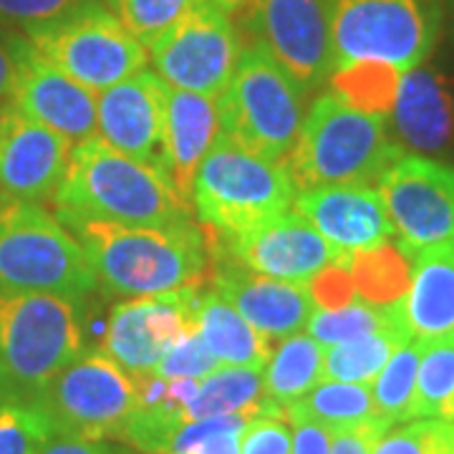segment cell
Returning <instances> with one entry per match:
<instances>
[{"label": "cell", "mask_w": 454, "mask_h": 454, "mask_svg": "<svg viewBox=\"0 0 454 454\" xmlns=\"http://www.w3.org/2000/svg\"><path fill=\"white\" fill-rule=\"evenodd\" d=\"M64 225L83 245L98 288L119 298L175 293L202 283L207 273L205 235L192 220L146 227L71 217Z\"/></svg>", "instance_id": "1"}, {"label": "cell", "mask_w": 454, "mask_h": 454, "mask_svg": "<svg viewBox=\"0 0 454 454\" xmlns=\"http://www.w3.org/2000/svg\"><path fill=\"white\" fill-rule=\"evenodd\" d=\"M51 202L61 223L89 217L119 225L167 227L190 220L192 210L160 167L131 160L98 134L74 145L64 182Z\"/></svg>", "instance_id": "2"}, {"label": "cell", "mask_w": 454, "mask_h": 454, "mask_svg": "<svg viewBox=\"0 0 454 454\" xmlns=\"http://www.w3.org/2000/svg\"><path fill=\"white\" fill-rule=\"evenodd\" d=\"M402 157V146L387 134L384 116L361 112L339 94H324L303 116L286 169L303 192L324 184H376Z\"/></svg>", "instance_id": "3"}, {"label": "cell", "mask_w": 454, "mask_h": 454, "mask_svg": "<svg viewBox=\"0 0 454 454\" xmlns=\"http://www.w3.org/2000/svg\"><path fill=\"white\" fill-rule=\"evenodd\" d=\"M83 354L79 306L51 293L0 288V399L33 402Z\"/></svg>", "instance_id": "4"}, {"label": "cell", "mask_w": 454, "mask_h": 454, "mask_svg": "<svg viewBox=\"0 0 454 454\" xmlns=\"http://www.w3.org/2000/svg\"><path fill=\"white\" fill-rule=\"evenodd\" d=\"M0 288L51 293L82 306L97 291L76 235L38 202H0Z\"/></svg>", "instance_id": "5"}, {"label": "cell", "mask_w": 454, "mask_h": 454, "mask_svg": "<svg viewBox=\"0 0 454 454\" xmlns=\"http://www.w3.org/2000/svg\"><path fill=\"white\" fill-rule=\"evenodd\" d=\"M298 195L286 164L270 162L220 134L195 177V215L217 235H235L291 212Z\"/></svg>", "instance_id": "6"}, {"label": "cell", "mask_w": 454, "mask_h": 454, "mask_svg": "<svg viewBox=\"0 0 454 454\" xmlns=\"http://www.w3.org/2000/svg\"><path fill=\"white\" fill-rule=\"evenodd\" d=\"M306 89L260 43L243 49L235 76L217 98L220 134L270 162L286 164L303 124Z\"/></svg>", "instance_id": "7"}, {"label": "cell", "mask_w": 454, "mask_h": 454, "mask_svg": "<svg viewBox=\"0 0 454 454\" xmlns=\"http://www.w3.org/2000/svg\"><path fill=\"white\" fill-rule=\"evenodd\" d=\"M328 18L336 68L376 61L406 74L437 41L439 0H328Z\"/></svg>", "instance_id": "8"}, {"label": "cell", "mask_w": 454, "mask_h": 454, "mask_svg": "<svg viewBox=\"0 0 454 454\" xmlns=\"http://www.w3.org/2000/svg\"><path fill=\"white\" fill-rule=\"evenodd\" d=\"M26 38L38 56L97 94L142 74L149 64V51L101 0L83 3L49 26L26 33Z\"/></svg>", "instance_id": "9"}, {"label": "cell", "mask_w": 454, "mask_h": 454, "mask_svg": "<svg viewBox=\"0 0 454 454\" xmlns=\"http://www.w3.org/2000/svg\"><path fill=\"white\" fill-rule=\"evenodd\" d=\"M53 434L119 439L139 406L137 379L101 351H83L33 396Z\"/></svg>", "instance_id": "10"}, {"label": "cell", "mask_w": 454, "mask_h": 454, "mask_svg": "<svg viewBox=\"0 0 454 454\" xmlns=\"http://www.w3.org/2000/svg\"><path fill=\"white\" fill-rule=\"evenodd\" d=\"M146 51L167 86L220 98L240 64L243 41L230 16L205 0Z\"/></svg>", "instance_id": "11"}, {"label": "cell", "mask_w": 454, "mask_h": 454, "mask_svg": "<svg viewBox=\"0 0 454 454\" xmlns=\"http://www.w3.org/2000/svg\"><path fill=\"white\" fill-rule=\"evenodd\" d=\"M243 13L253 43L270 51L306 91L331 79L336 61L328 0H250Z\"/></svg>", "instance_id": "12"}, {"label": "cell", "mask_w": 454, "mask_h": 454, "mask_svg": "<svg viewBox=\"0 0 454 454\" xmlns=\"http://www.w3.org/2000/svg\"><path fill=\"white\" fill-rule=\"evenodd\" d=\"M394 232L409 250L454 240V167L402 157L376 182Z\"/></svg>", "instance_id": "13"}, {"label": "cell", "mask_w": 454, "mask_h": 454, "mask_svg": "<svg viewBox=\"0 0 454 454\" xmlns=\"http://www.w3.org/2000/svg\"><path fill=\"white\" fill-rule=\"evenodd\" d=\"M202 283L175 293L127 298L112 310L101 354L131 376L154 372L164 351L187 331H195V306Z\"/></svg>", "instance_id": "14"}, {"label": "cell", "mask_w": 454, "mask_h": 454, "mask_svg": "<svg viewBox=\"0 0 454 454\" xmlns=\"http://www.w3.org/2000/svg\"><path fill=\"white\" fill-rule=\"evenodd\" d=\"M74 142L13 101L0 106V200L51 202L64 182Z\"/></svg>", "instance_id": "15"}, {"label": "cell", "mask_w": 454, "mask_h": 454, "mask_svg": "<svg viewBox=\"0 0 454 454\" xmlns=\"http://www.w3.org/2000/svg\"><path fill=\"white\" fill-rule=\"evenodd\" d=\"M220 238L225 240L227 258L258 276L291 283H310L346 258L298 212H286L265 225Z\"/></svg>", "instance_id": "16"}, {"label": "cell", "mask_w": 454, "mask_h": 454, "mask_svg": "<svg viewBox=\"0 0 454 454\" xmlns=\"http://www.w3.org/2000/svg\"><path fill=\"white\" fill-rule=\"evenodd\" d=\"M18 68L13 104L74 145L97 134V91L38 56L26 35H8Z\"/></svg>", "instance_id": "17"}, {"label": "cell", "mask_w": 454, "mask_h": 454, "mask_svg": "<svg viewBox=\"0 0 454 454\" xmlns=\"http://www.w3.org/2000/svg\"><path fill=\"white\" fill-rule=\"evenodd\" d=\"M164 109L167 83L142 71L98 91L97 134L121 154L164 172Z\"/></svg>", "instance_id": "18"}, {"label": "cell", "mask_w": 454, "mask_h": 454, "mask_svg": "<svg viewBox=\"0 0 454 454\" xmlns=\"http://www.w3.org/2000/svg\"><path fill=\"white\" fill-rule=\"evenodd\" d=\"M295 212L324 235L340 255H354L387 245L396 235L376 184H324L303 190Z\"/></svg>", "instance_id": "19"}, {"label": "cell", "mask_w": 454, "mask_h": 454, "mask_svg": "<svg viewBox=\"0 0 454 454\" xmlns=\"http://www.w3.org/2000/svg\"><path fill=\"white\" fill-rule=\"evenodd\" d=\"M210 288L253 324L262 336L283 340L301 333L316 310L309 283L265 278L243 268L232 258L220 260L210 278Z\"/></svg>", "instance_id": "20"}, {"label": "cell", "mask_w": 454, "mask_h": 454, "mask_svg": "<svg viewBox=\"0 0 454 454\" xmlns=\"http://www.w3.org/2000/svg\"><path fill=\"white\" fill-rule=\"evenodd\" d=\"M404 250L409 288L396 306L409 336L417 343L454 339V240Z\"/></svg>", "instance_id": "21"}, {"label": "cell", "mask_w": 454, "mask_h": 454, "mask_svg": "<svg viewBox=\"0 0 454 454\" xmlns=\"http://www.w3.org/2000/svg\"><path fill=\"white\" fill-rule=\"evenodd\" d=\"M217 137H220L217 98L167 86L164 172L187 205H192L197 169Z\"/></svg>", "instance_id": "22"}, {"label": "cell", "mask_w": 454, "mask_h": 454, "mask_svg": "<svg viewBox=\"0 0 454 454\" xmlns=\"http://www.w3.org/2000/svg\"><path fill=\"white\" fill-rule=\"evenodd\" d=\"M399 139L417 152H442L454 142V97L442 76L427 68L402 74L394 98Z\"/></svg>", "instance_id": "23"}, {"label": "cell", "mask_w": 454, "mask_h": 454, "mask_svg": "<svg viewBox=\"0 0 454 454\" xmlns=\"http://www.w3.org/2000/svg\"><path fill=\"white\" fill-rule=\"evenodd\" d=\"M195 328L207 343L220 366H243L262 372L270 361L273 346L253 324L230 306L220 293L202 288L195 306Z\"/></svg>", "instance_id": "24"}, {"label": "cell", "mask_w": 454, "mask_h": 454, "mask_svg": "<svg viewBox=\"0 0 454 454\" xmlns=\"http://www.w3.org/2000/svg\"><path fill=\"white\" fill-rule=\"evenodd\" d=\"M223 414H253V417H283V409L270 404L262 394V372L243 366H217L200 379L197 394L184 406V419H207ZM286 419V417H283Z\"/></svg>", "instance_id": "25"}, {"label": "cell", "mask_w": 454, "mask_h": 454, "mask_svg": "<svg viewBox=\"0 0 454 454\" xmlns=\"http://www.w3.org/2000/svg\"><path fill=\"white\" fill-rule=\"evenodd\" d=\"M324 346L309 333H293L278 343L262 372V394L270 404L286 409L321 384Z\"/></svg>", "instance_id": "26"}, {"label": "cell", "mask_w": 454, "mask_h": 454, "mask_svg": "<svg viewBox=\"0 0 454 454\" xmlns=\"http://www.w3.org/2000/svg\"><path fill=\"white\" fill-rule=\"evenodd\" d=\"M283 417L288 422L321 424L331 432L351 429L366 422H379L372 387L346 384V381H321L303 399L286 406Z\"/></svg>", "instance_id": "27"}, {"label": "cell", "mask_w": 454, "mask_h": 454, "mask_svg": "<svg viewBox=\"0 0 454 454\" xmlns=\"http://www.w3.org/2000/svg\"><path fill=\"white\" fill-rule=\"evenodd\" d=\"M409 340L411 339L404 328H384L369 336L331 346L324 351L321 381H346V384L372 387L373 379L387 366L391 354Z\"/></svg>", "instance_id": "28"}, {"label": "cell", "mask_w": 454, "mask_h": 454, "mask_svg": "<svg viewBox=\"0 0 454 454\" xmlns=\"http://www.w3.org/2000/svg\"><path fill=\"white\" fill-rule=\"evenodd\" d=\"M384 328H404L406 331L396 301L387 303V306H379V303L364 301L358 295V298H354L351 303H346L340 309L313 310L309 324H306V333L310 339L318 340L324 348H331V346L361 339V336H369V333L384 331Z\"/></svg>", "instance_id": "29"}, {"label": "cell", "mask_w": 454, "mask_h": 454, "mask_svg": "<svg viewBox=\"0 0 454 454\" xmlns=\"http://www.w3.org/2000/svg\"><path fill=\"white\" fill-rule=\"evenodd\" d=\"M419 361H422V343L409 340L391 354L387 366L373 379L372 394L376 404V419L387 432L399 424L411 422Z\"/></svg>", "instance_id": "30"}, {"label": "cell", "mask_w": 454, "mask_h": 454, "mask_svg": "<svg viewBox=\"0 0 454 454\" xmlns=\"http://www.w3.org/2000/svg\"><path fill=\"white\" fill-rule=\"evenodd\" d=\"M354 288L364 298L379 306L399 301L409 288V253L404 247H391L389 243L373 250L354 253L346 260Z\"/></svg>", "instance_id": "31"}, {"label": "cell", "mask_w": 454, "mask_h": 454, "mask_svg": "<svg viewBox=\"0 0 454 454\" xmlns=\"http://www.w3.org/2000/svg\"><path fill=\"white\" fill-rule=\"evenodd\" d=\"M411 419L454 422V339L422 343Z\"/></svg>", "instance_id": "32"}, {"label": "cell", "mask_w": 454, "mask_h": 454, "mask_svg": "<svg viewBox=\"0 0 454 454\" xmlns=\"http://www.w3.org/2000/svg\"><path fill=\"white\" fill-rule=\"evenodd\" d=\"M399 82H402V71L376 61L340 66L331 74L333 91L346 104L376 116H387L391 112Z\"/></svg>", "instance_id": "33"}, {"label": "cell", "mask_w": 454, "mask_h": 454, "mask_svg": "<svg viewBox=\"0 0 454 454\" xmlns=\"http://www.w3.org/2000/svg\"><path fill=\"white\" fill-rule=\"evenodd\" d=\"M253 414H223L182 424L162 454H240L243 429Z\"/></svg>", "instance_id": "34"}, {"label": "cell", "mask_w": 454, "mask_h": 454, "mask_svg": "<svg viewBox=\"0 0 454 454\" xmlns=\"http://www.w3.org/2000/svg\"><path fill=\"white\" fill-rule=\"evenodd\" d=\"M205 0H114V13L127 26V31L149 49L162 33L177 20L195 11Z\"/></svg>", "instance_id": "35"}, {"label": "cell", "mask_w": 454, "mask_h": 454, "mask_svg": "<svg viewBox=\"0 0 454 454\" xmlns=\"http://www.w3.org/2000/svg\"><path fill=\"white\" fill-rule=\"evenodd\" d=\"M51 437L53 427L35 404H0V454H38L49 444Z\"/></svg>", "instance_id": "36"}, {"label": "cell", "mask_w": 454, "mask_h": 454, "mask_svg": "<svg viewBox=\"0 0 454 454\" xmlns=\"http://www.w3.org/2000/svg\"><path fill=\"white\" fill-rule=\"evenodd\" d=\"M372 454H454V422L411 419L384 432Z\"/></svg>", "instance_id": "37"}, {"label": "cell", "mask_w": 454, "mask_h": 454, "mask_svg": "<svg viewBox=\"0 0 454 454\" xmlns=\"http://www.w3.org/2000/svg\"><path fill=\"white\" fill-rule=\"evenodd\" d=\"M220 366V361L215 358L207 343L195 331H187L184 336H179L160 358V364L154 366V376H160L164 381H179V379H205Z\"/></svg>", "instance_id": "38"}, {"label": "cell", "mask_w": 454, "mask_h": 454, "mask_svg": "<svg viewBox=\"0 0 454 454\" xmlns=\"http://www.w3.org/2000/svg\"><path fill=\"white\" fill-rule=\"evenodd\" d=\"M89 0H0V23L26 33L43 28Z\"/></svg>", "instance_id": "39"}, {"label": "cell", "mask_w": 454, "mask_h": 454, "mask_svg": "<svg viewBox=\"0 0 454 454\" xmlns=\"http://www.w3.org/2000/svg\"><path fill=\"white\" fill-rule=\"evenodd\" d=\"M293 434L283 417H255L243 429L240 454H291Z\"/></svg>", "instance_id": "40"}, {"label": "cell", "mask_w": 454, "mask_h": 454, "mask_svg": "<svg viewBox=\"0 0 454 454\" xmlns=\"http://www.w3.org/2000/svg\"><path fill=\"white\" fill-rule=\"evenodd\" d=\"M387 429L379 422H366L351 427V429H339L333 432L331 442V454H372L373 444Z\"/></svg>", "instance_id": "41"}, {"label": "cell", "mask_w": 454, "mask_h": 454, "mask_svg": "<svg viewBox=\"0 0 454 454\" xmlns=\"http://www.w3.org/2000/svg\"><path fill=\"white\" fill-rule=\"evenodd\" d=\"M293 427L291 454H331L333 432L313 422H288Z\"/></svg>", "instance_id": "42"}, {"label": "cell", "mask_w": 454, "mask_h": 454, "mask_svg": "<svg viewBox=\"0 0 454 454\" xmlns=\"http://www.w3.org/2000/svg\"><path fill=\"white\" fill-rule=\"evenodd\" d=\"M38 454H121L112 450L106 442H91V439H74L53 434L49 444Z\"/></svg>", "instance_id": "43"}, {"label": "cell", "mask_w": 454, "mask_h": 454, "mask_svg": "<svg viewBox=\"0 0 454 454\" xmlns=\"http://www.w3.org/2000/svg\"><path fill=\"white\" fill-rule=\"evenodd\" d=\"M16 82H18V68L16 59H13V51L8 46V41L0 38V106L13 101L16 94Z\"/></svg>", "instance_id": "44"}, {"label": "cell", "mask_w": 454, "mask_h": 454, "mask_svg": "<svg viewBox=\"0 0 454 454\" xmlns=\"http://www.w3.org/2000/svg\"><path fill=\"white\" fill-rule=\"evenodd\" d=\"M207 3H212L215 8H220V11H223V13H227V16L243 13L245 8L250 5V0H207Z\"/></svg>", "instance_id": "45"}, {"label": "cell", "mask_w": 454, "mask_h": 454, "mask_svg": "<svg viewBox=\"0 0 454 454\" xmlns=\"http://www.w3.org/2000/svg\"><path fill=\"white\" fill-rule=\"evenodd\" d=\"M112 3H114V0H106V5H112Z\"/></svg>", "instance_id": "46"}, {"label": "cell", "mask_w": 454, "mask_h": 454, "mask_svg": "<svg viewBox=\"0 0 454 454\" xmlns=\"http://www.w3.org/2000/svg\"><path fill=\"white\" fill-rule=\"evenodd\" d=\"M452 13H454V0H452Z\"/></svg>", "instance_id": "47"}, {"label": "cell", "mask_w": 454, "mask_h": 454, "mask_svg": "<svg viewBox=\"0 0 454 454\" xmlns=\"http://www.w3.org/2000/svg\"><path fill=\"white\" fill-rule=\"evenodd\" d=\"M0 202H3V200H0Z\"/></svg>", "instance_id": "48"}]
</instances>
